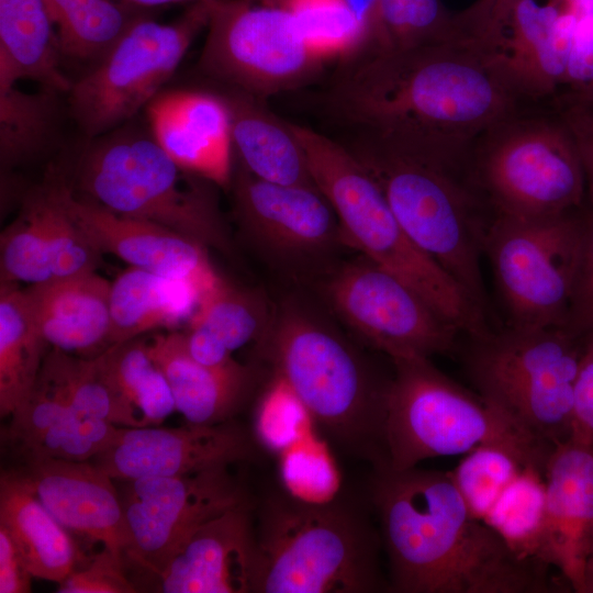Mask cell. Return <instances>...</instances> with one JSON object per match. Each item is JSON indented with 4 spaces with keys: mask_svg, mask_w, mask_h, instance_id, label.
<instances>
[{
    "mask_svg": "<svg viewBox=\"0 0 593 593\" xmlns=\"http://www.w3.org/2000/svg\"><path fill=\"white\" fill-rule=\"evenodd\" d=\"M332 101L340 115L402 146L467 157L491 124L525 105L466 40L347 60Z\"/></svg>",
    "mask_w": 593,
    "mask_h": 593,
    "instance_id": "1",
    "label": "cell"
},
{
    "mask_svg": "<svg viewBox=\"0 0 593 593\" xmlns=\"http://www.w3.org/2000/svg\"><path fill=\"white\" fill-rule=\"evenodd\" d=\"M368 501L394 593H545L548 567L470 512L450 472L372 466Z\"/></svg>",
    "mask_w": 593,
    "mask_h": 593,
    "instance_id": "2",
    "label": "cell"
},
{
    "mask_svg": "<svg viewBox=\"0 0 593 593\" xmlns=\"http://www.w3.org/2000/svg\"><path fill=\"white\" fill-rule=\"evenodd\" d=\"M258 562L253 593L389 591L379 528L339 495L311 502L286 489L255 505Z\"/></svg>",
    "mask_w": 593,
    "mask_h": 593,
    "instance_id": "3",
    "label": "cell"
},
{
    "mask_svg": "<svg viewBox=\"0 0 593 593\" xmlns=\"http://www.w3.org/2000/svg\"><path fill=\"white\" fill-rule=\"evenodd\" d=\"M258 347L333 445L371 466L385 461L389 381L379 382L338 333L302 306L286 302L273 312Z\"/></svg>",
    "mask_w": 593,
    "mask_h": 593,
    "instance_id": "4",
    "label": "cell"
},
{
    "mask_svg": "<svg viewBox=\"0 0 593 593\" xmlns=\"http://www.w3.org/2000/svg\"><path fill=\"white\" fill-rule=\"evenodd\" d=\"M351 152L381 187L402 228L484 312L481 211L469 158L418 152L366 133Z\"/></svg>",
    "mask_w": 593,
    "mask_h": 593,
    "instance_id": "5",
    "label": "cell"
},
{
    "mask_svg": "<svg viewBox=\"0 0 593 593\" xmlns=\"http://www.w3.org/2000/svg\"><path fill=\"white\" fill-rule=\"evenodd\" d=\"M289 124L316 187L339 219L346 245L409 284L460 332L471 338L489 334L484 312L409 237L381 187L351 149L309 127Z\"/></svg>",
    "mask_w": 593,
    "mask_h": 593,
    "instance_id": "6",
    "label": "cell"
},
{
    "mask_svg": "<svg viewBox=\"0 0 593 593\" xmlns=\"http://www.w3.org/2000/svg\"><path fill=\"white\" fill-rule=\"evenodd\" d=\"M388 382L383 444L393 470H406L426 459L466 455L481 445L502 447L524 468L545 472L552 445L515 425L439 371L429 358L393 359Z\"/></svg>",
    "mask_w": 593,
    "mask_h": 593,
    "instance_id": "7",
    "label": "cell"
},
{
    "mask_svg": "<svg viewBox=\"0 0 593 593\" xmlns=\"http://www.w3.org/2000/svg\"><path fill=\"white\" fill-rule=\"evenodd\" d=\"M469 164L494 215L547 217L586 200L577 146L552 102L518 107L491 124L472 143Z\"/></svg>",
    "mask_w": 593,
    "mask_h": 593,
    "instance_id": "8",
    "label": "cell"
},
{
    "mask_svg": "<svg viewBox=\"0 0 593 593\" xmlns=\"http://www.w3.org/2000/svg\"><path fill=\"white\" fill-rule=\"evenodd\" d=\"M471 339L465 363L475 392L535 438L552 446L568 440L590 339L569 324Z\"/></svg>",
    "mask_w": 593,
    "mask_h": 593,
    "instance_id": "9",
    "label": "cell"
},
{
    "mask_svg": "<svg viewBox=\"0 0 593 593\" xmlns=\"http://www.w3.org/2000/svg\"><path fill=\"white\" fill-rule=\"evenodd\" d=\"M78 186L119 215L148 221L221 251L230 242L211 181L181 168L152 137L120 135L82 156Z\"/></svg>",
    "mask_w": 593,
    "mask_h": 593,
    "instance_id": "10",
    "label": "cell"
},
{
    "mask_svg": "<svg viewBox=\"0 0 593 593\" xmlns=\"http://www.w3.org/2000/svg\"><path fill=\"white\" fill-rule=\"evenodd\" d=\"M585 217L583 208L537 219L494 215L483 249L492 265L508 327L568 324Z\"/></svg>",
    "mask_w": 593,
    "mask_h": 593,
    "instance_id": "11",
    "label": "cell"
},
{
    "mask_svg": "<svg viewBox=\"0 0 593 593\" xmlns=\"http://www.w3.org/2000/svg\"><path fill=\"white\" fill-rule=\"evenodd\" d=\"M210 4L192 3L177 20L160 23L148 13L69 90L75 120L97 136L132 118L159 93L197 35L206 29Z\"/></svg>",
    "mask_w": 593,
    "mask_h": 593,
    "instance_id": "12",
    "label": "cell"
},
{
    "mask_svg": "<svg viewBox=\"0 0 593 593\" xmlns=\"http://www.w3.org/2000/svg\"><path fill=\"white\" fill-rule=\"evenodd\" d=\"M209 4L199 66L233 90L262 100L303 85L323 66L281 7L262 0Z\"/></svg>",
    "mask_w": 593,
    "mask_h": 593,
    "instance_id": "13",
    "label": "cell"
},
{
    "mask_svg": "<svg viewBox=\"0 0 593 593\" xmlns=\"http://www.w3.org/2000/svg\"><path fill=\"white\" fill-rule=\"evenodd\" d=\"M325 292L348 326L392 360L430 358L456 346L457 326L409 284L366 257L336 270Z\"/></svg>",
    "mask_w": 593,
    "mask_h": 593,
    "instance_id": "14",
    "label": "cell"
},
{
    "mask_svg": "<svg viewBox=\"0 0 593 593\" xmlns=\"http://www.w3.org/2000/svg\"><path fill=\"white\" fill-rule=\"evenodd\" d=\"M122 482L120 496L133 542L124 561L150 575L161 571L201 526L251 500L227 466Z\"/></svg>",
    "mask_w": 593,
    "mask_h": 593,
    "instance_id": "15",
    "label": "cell"
},
{
    "mask_svg": "<svg viewBox=\"0 0 593 593\" xmlns=\"http://www.w3.org/2000/svg\"><path fill=\"white\" fill-rule=\"evenodd\" d=\"M231 183L235 217L267 256L294 264L346 245L339 219L317 187L267 181L240 163Z\"/></svg>",
    "mask_w": 593,
    "mask_h": 593,
    "instance_id": "16",
    "label": "cell"
},
{
    "mask_svg": "<svg viewBox=\"0 0 593 593\" xmlns=\"http://www.w3.org/2000/svg\"><path fill=\"white\" fill-rule=\"evenodd\" d=\"M575 20L563 0H518L497 31L473 45L521 102L550 103L564 85Z\"/></svg>",
    "mask_w": 593,
    "mask_h": 593,
    "instance_id": "17",
    "label": "cell"
},
{
    "mask_svg": "<svg viewBox=\"0 0 593 593\" xmlns=\"http://www.w3.org/2000/svg\"><path fill=\"white\" fill-rule=\"evenodd\" d=\"M253 432L232 421L176 428L122 427L116 440L90 461L119 481L178 477L253 460Z\"/></svg>",
    "mask_w": 593,
    "mask_h": 593,
    "instance_id": "18",
    "label": "cell"
},
{
    "mask_svg": "<svg viewBox=\"0 0 593 593\" xmlns=\"http://www.w3.org/2000/svg\"><path fill=\"white\" fill-rule=\"evenodd\" d=\"M53 190L74 220L102 253L141 268L192 286L200 296L221 278L206 247L165 226L113 213L75 195L67 186Z\"/></svg>",
    "mask_w": 593,
    "mask_h": 593,
    "instance_id": "19",
    "label": "cell"
},
{
    "mask_svg": "<svg viewBox=\"0 0 593 593\" xmlns=\"http://www.w3.org/2000/svg\"><path fill=\"white\" fill-rule=\"evenodd\" d=\"M19 473L69 532L124 560L133 542L113 478L90 460L53 458L26 460Z\"/></svg>",
    "mask_w": 593,
    "mask_h": 593,
    "instance_id": "20",
    "label": "cell"
},
{
    "mask_svg": "<svg viewBox=\"0 0 593 593\" xmlns=\"http://www.w3.org/2000/svg\"><path fill=\"white\" fill-rule=\"evenodd\" d=\"M546 502L536 559L558 568L578 592L593 527V447L573 438L555 445L545 472Z\"/></svg>",
    "mask_w": 593,
    "mask_h": 593,
    "instance_id": "21",
    "label": "cell"
},
{
    "mask_svg": "<svg viewBox=\"0 0 593 593\" xmlns=\"http://www.w3.org/2000/svg\"><path fill=\"white\" fill-rule=\"evenodd\" d=\"M258 562L255 504L248 501L201 526L159 572L164 593H253Z\"/></svg>",
    "mask_w": 593,
    "mask_h": 593,
    "instance_id": "22",
    "label": "cell"
},
{
    "mask_svg": "<svg viewBox=\"0 0 593 593\" xmlns=\"http://www.w3.org/2000/svg\"><path fill=\"white\" fill-rule=\"evenodd\" d=\"M146 110L153 138L181 168L214 184H231V115L223 96L172 90L158 93Z\"/></svg>",
    "mask_w": 593,
    "mask_h": 593,
    "instance_id": "23",
    "label": "cell"
},
{
    "mask_svg": "<svg viewBox=\"0 0 593 593\" xmlns=\"http://www.w3.org/2000/svg\"><path fill=\"white\" fill-rule=\"evenodd\" d=\"M32 316L52 348L96 357L110 347L111 282L86 272L24 289Z\"/></svg>",
    "mask_w": 593,
    "mask_h": 593,
    "instance_id": "24",
    "label": "cell"
},
{
    "mask_svg": "<svg viewBox=\"0 0 593 593\" xmlns=\"http://www.w3.org/2000/svg\"><path fill=\"white\" fill-rule=\"evenodd\" d=\"M148 347L169 384L176 411L189 424L232 421L253 390L251 367L235 359L219 367L200 363L189 354L183 332L156 334Z\"/></svg>",
    "mask_w": 593,
    "mask_h": 593,
    "instance_id": "25",
    "label": "cell"
},
{
    "mask_svg": "<svg viewBox=\"0 0 593 593\" xmlns=\"http://www.w3.org/2000/svg\"><path fill=\"white\" fill-rule=\"evenodd\" d=\"M272 314L260 293L220 278L200 296L188 321L187 349L200 363L223 366L233 360V351L264 337Z\"/></svg>",
    "mask_w": 593,
    "mask_h": 593,
    "instance_id": "26",
    "label": "cell"
},
{
    "mask_svg": "<svg viewBox=\"0 0 593 593\" xmlns=\"http://www.w3.org/2000/svg\"><path fill=\"white\" fill-rule=\"evenodd\" d=\"M0 525L11 535L34 578L60 583L82 560L65 526L44 506L19 471H2Z\"/></svg>",
    "mask_w": 593,
    "mask_h": 593,
    "instance_id": "27",
    "label": "cell"
},
{
    "mask_svg": "<svg viewBox=\"0 0 593 593\" xmlns=\"http://www.w3.org/2000/svg\"><path fill=\"white\" fill-rule=\"evenodd\" d=\"M223 97L230 109L233 149L248 171L267 181L316 187L289 122L245 92L232 90Z\"/></svg>",
    "mask_w": 593,
    "mask_h": 593,
    "instance_id": "28",
    "label": "cell"
},
{
    "mask_svg": "<svg viewBox=\"0 0 593 593\" xmlns=\"http://www.w3.org/2000/svg\"><path fill=\"white\" fill-rule=\"evenodd\" d=\"M55 24L44 0H0V87L30 79L69 92Z\"/></svg>",
    "mask_w": 593,
    "mask_h": 593,
    "instance_id": "29",
    "label": "cell"
},
{
    "mask_svg": "<svg viewBox=\"0 0 593 593\" xmlns=\"http://www.w3.org/2000/svg\"><path fill=\"white\" fill-rule=\"evenodd\" d=\"M200 293L187 282L131 267L111 282L110 346L189 321Z\"/></svg>",
    "mask_w": 593,
    "mask_h": 593,
    "instance_id": "30",
    "label": "cell"
},
{
    "mask_svg": "<svg viewBox=\"0 0 593 593\" xmlns=\"http://www.w3.org/2000/svg\"><path fill=\"white\" fill-rule=\"evenodd\" d=\"M52 348L18 283L0 286V414L11 416L35 385Z\"/></svg>",
    "mask_w": 593,
    "mask_h": 593,
    "instance_id": "31",
    "label": "cell"
},
{
    "mask_svg": "<svg viewBox=\"0 0 593 593\" xmlns=\"http://www.w3.org/2000/svg\"><path fill=\"white\" fill-rule=\"evenodd\" d=\"M101 359L131 409L136 427L159 426L176 412L169 384L139 337L114 344Z\"/></svg>",
    "mask_w": 593,
    "mask_h": 593,
    "instance_id": "32",
    "label": "cell"
},
{
    "mask_svg": "<svg viewBox=\"0 0 593 593\" xmlns=\"http://www.w3.org/2000/svg\"><path fill=\"white\" fill-rule=\"evenodd\" d=\"M43 368L78 412L120 427H136L133 413L100 355L80 357L51 348Z\"/></svg>",
    "mask_w": 593,
    "mask_h": 593,
    "instance_id": "33",
    "label": "cell"
},
{
    "mask_svg": "<svg viewBox=\"0 0 593 593\" xmlns=\"http://www.w3.org/2000/svg\"><path fill=\"white\" fill-rule=\"evenodd\" d=\"M462 40L443 0H379L376 30L365 52H395Z\"/></svg>",
    "mask_w": 593,
    "mask_h": 593,
    "instance_id": "34",
    "label": "cell"
},
{
    "mask_svg": "<svg viewBox=\"0 0 593 593\" xmlns=\"http://www.w3.org/2000/svg\"><path fill=\"white\" fill-rule=\"evenodd\" d=\"M293 18L309 48L323 61H347L368 47V36L345 0H262Z\"/></svg>",
    "mask_w": 593,
    "mask_h": 593,
    "instance_id": "35",
    "label": "cell"
},
{
    "mask_svg": "<svg viewBox=\"0 0 593 593\" xmlns=\"http://www.w3.org/2000/svg\"><path fill=\"white\" fill-rule=\"evenodd\" d=\"M545 502L544 473L526 468L501 494L483 522L518 556L537 561Z\"/></svg>",
    "mask_w": 593,
    "mask_h": 593,
    "instance_id": "36",
    "label": "cell"
},
{
    "mask_svg": "<svg viewBox=\"0 0 593 593\" xmlns=\"http://www.w3.org/2000/svg\"><path fill=\"white\" fill-rule=\"evenodd\" d=\"M54 93L48 90L25 92L16 85L0 87L2 165L14 166L44 147L53 127Z\"/></svg>",
    "mask_w": 593,
    "mask_h": 593,
    "instance_id": "37",
    "label": "cell"
},
{
    "mask_svg": "<svg viewBox=\"0 0 593 593\" xmlns=\"http://www.w3.org/2000/svg\"><path fill=\"white\" fill-rule=\"evenodd\" d=\"M36 197L53 279L96 271L102 251L61 204L53 187Z\"/></svg>",
    "mask_w": 593,
    "mask_h": 593,
    "instance_id": "38",
    "label": "cell"
},
{
    "mask_svg": "<svg viewBox=\"0 0 593 593\" xmlns=\"http://www.w3.org/2000/svg\"><path fill=\"white\" fill-rule=\"evenodd\" d=\"M148 11L124 0H103L88 12L56 26L60 52L75 59L97 63Z\"/></svg>",
    "mask_w": 593,
    "mask_h": 593,
    "instance_id": "39",
    "label": "cell"
},
{
    "mask_svg": "<svg viewBox=\"0 0 593 593\" xmlns=\"http://www.w3.org/2000/svg\"><path fill=\"white\" fill-rule=\"evenodd\" d=\"M523 469L526 468L508 450L481 445L466 454L450 474L470 512L483 521Z\"/></svg>",
    "mask_w": 593,
    "mask_h": 593,
    "instance_id": "40",
    "label": "cell"
},
{
    "mask_svg": "<svg viewBox=\"0 0 593 593\" xmlns=\"http://www.w3.org/2000/svg\"><path fill=\"white\" fill-rule=\"evenodd\" d=\"M1 282L41 283L53 279L36 194L25 202L20 216L1 234Z\"/></svg>",
    "mask_w": 593,
    "mask_h": 593,
    "instance_id": "41",
    "label": "cell"
},
{
    "mask_svg": "<svg viewBox=\"0 0 593 593\" xmlns=\"http://www.w3.org/2000/svg\"><path fill=\"white\" fill-rule=\"evenodd\" d=\"M122 427L71 407L22 457L89 461L109 448Z\"/></svg>",
    "mask_w": 593,
    "mask_h": 593,
    "instance_id": "42",
    "label": "cell"
},
{
    "mask_svg": "<svg viewBox=\"0 0 593 593\" xmlns=\"http://www.w3.org/2000/svg\"><path fill=\"white\" fill-rule=\"evenodd\" d=\"M310 423L311 417L299 398L275 376L256 407L253 435L257 444L282 454L306 437Z\"/></svg>",
    "mask_w": 593,
    "mask_h": 593,
    "instance_id": "43",
    "label": "cell"
},
{
    "mask_svg": "<svg viewBox=\"0 0 593 593\" xmlns=\"http://www.w3.org/2000/svg\"><path fill=\"white\" fill-rule=\"evenodd\" d=\"M281 458V475L286 490L311 502L327 501L338 491V475L322 445L303 438Z\"/></svg>",
    "mask_w": 593,
    "mask_h": 593,
    "instance_id": "44",
    "label": "cell"
},
{
    "mask_svg": "<svg viewBox=\"0 0 593 593\" xmlns=\"http://www.w3.org/2000/svg\"><path fill=\"white\" fill-rule=\"evenodd\" d=\"M125 561L102 547L77 566L60 583L59 593H134L136 585L125 573Z\"/></svg>",
    "mask_w": 593,
    "mask_h": 593,
    "instance_id": "45",
    "label": "cell"
},
{
    "mask_svg": "<svg viewBox=\"0 0 593 593\" xmlns=\"http://www.w3.org/2000/svg\"><path fill=\"white\" fill-rule=\"evenodd\" d=\"M563 1L573 10L577 20L560 93L593 94V0Z\"/></svg>",
    "mask_w": 593,
    "mask_h": 593,
    "instance_id": "46",
    "label": "cell"
},
{
    "mask_svg": "<svg viewBox=\"0 0 593 593\" xmlns=\"http://www.w3.org/2000/svg\"><path fill=\"white\" fill-rule=\"evenodd\" d=\"M553 107L577 146L585 181V197L593 213V94L562 92Z\"/></svg>",
    "mask_w": 593,
    "mask_h": 593,
    "instance_id": "47",
    "label": "cell"
},
{
    "mask_svg": "<svg viewBox=\"0 0 593 593\" xmlns=\"http://www.w3.org/2000/svg\"><path fill=\"white\" fill-rule=\"evenodd\" d=\"M568 324L589 339L593 338V213L589 208Z\"/></svg>",
    "mask_w": 593,
    "mask_h": 593,
    "instance_id": "48",
    "label": "cell"
},
{
    "mask_svg": "<svg viewBox=\"0 0 593 593\" xmlns=\"http://www.w3.org/2000/svg\"><path fill=\"white\" fill-rule=\"evenodd\" d=\"M517 1L474 0L462 11L455 12L461 38L475 45L485 42L501 27Z\"/></svg>",
    "mask_w": 593,
    "mask_h": 593,
    "instance_id": "49",
    "label": "cell"
},
{
    "mask_svg": "<svg viewBox=\"0 0 593 593\" xmlns=\"http://www.w3.org/2000/svg\"><path fill=\"white\" fill-rule=\"evenodd\" d=\"M570 438L593 447V338L589 340L575 382Z\"/></svg>",
    "mask_w": 593,
    "mask_h": 593,
    "instance_id": "50",
    "label": "cell"
},
{
    "mask_svg": "<svg viewBox=\"0 0 593 593\" xmlns=\"http://www.w3.org/2000/svg\"><path fill=\"white\" fill-rule=\"evenodd\" d=\"M32 578L8 529L0 525V593H29Z\"/></svg>",
    "mask_w": 593,
    "mask_h": 593,
    "instance_id": "51",
    "label": "cell"
},
{
    "mask_svg": "<svg viewBox=\"0 0 593 593\" xmlns=\"http://www.w3.org/2000/svg\"><path fill=\"white\" fill-rule=\"evenodd\" d=\"M135 7H138V8H143V9H152V8H156V7H161V5H166V4H170V3H176V2H183V1H189V2H205V3H211V2H214V1H217V0H124Z\"/></svg>",
    "mask_w": 593,
    "mask_h": 593,
    "instance_id": "52",
    "label": "cell"
}]
</instances>
